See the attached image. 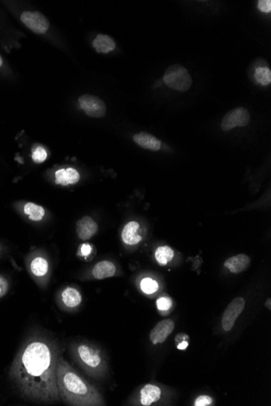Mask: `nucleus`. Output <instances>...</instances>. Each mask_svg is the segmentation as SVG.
Listing matches in <instances>:
<instances>
[{
  "label": "nucleus",
  "mask_w": 271,
  "mask_h": 406,
  "mask_svg": "<svg viewBox=\"0 0 271 406\" xmlns=\"http://www.w3.org/2000/svg\"><path fill=\"white\" fill-rule=\"evenodd\" d=\"M133 141L138 146L151 151H159L161 149L162 142L158 138L147 132L136 134Z\"/></svg>",
  "instance_id": "obj_13"
},
{
  "label": "nucleus",
  "mask_w": 271,
  "mask_h": 406,
  "mask_svg": "<svg viewBox=\"0 0 271 406\" xmlns=\"http://www.w3.org/2000/svg\"><path fill=\"white\" fill-rule=\"evenodd\" d=\"M21 20L26 27L35 34H45L49 29V21L39 12H24L21 15Z\"/></svg>",
  "instance_id": "obj_8"
},
{
  "label": "nucleus",
  "mask_w": 271,
  "mask_h": 406,
  "mask_svg": "<svg viewBox=\"0 0 271 406\" xmlns=\"http://www.w3.org/2000/svg\"><path fill=\"white\" fill-rule=\"evenodd\" d=\"M93 48L95 49L98 53L107 54L110 51H114L116 47L115 42L108 35L105 34H98L93 42Z\"/></svg>",
  "instance_id": "obj_18"
},
{
  "label": "nucleus",
  "mask_w": 271,
  "mask_h": 406,
  "mask_svg": "<svg viewBox=\"0 0 271 406\" xmlns=\"http://www.w3.org/2000/svg\"><path fill=\"white\" fill-rule=\"evenodd\" d=\"M56 383L60 400L67 405H99L102 399L97 390L83 379L62 356L58 360Z\"/></svg>",
  "instance_id": "obj_2"
},
{
  "label": "nucleus",
  "mask_w": 271,
  "mask_h": 406,
  "mask_svg": "<svg viewBox=\"0 0 271 406\" xmlns=\"http://www.w3.org/2000/svg\"><path fill=\"white\" fill-rule=\"evenodd\" d=\"M250 263L251 260L248 255L239 254L225 261L224 267L232 274H238L247 270L249 267Z\"/></svg>",
  "instance_id": "obj_12"
},
{
  "label": "nucleus",
  "mask_w": 271,
  "mask_h": 406,
  "mask_svg": "<svg viewBox=\"0 0 271 406\" xmlns=\"http://www.w3.org/2000/svg\"><path fill=\"white\" fill-rule=\"evenodd\" d=\"M189 336H187L185 333H181L179 334L176 338V344L180 343L182 341H188L189 340Z\"/></svg>",
  "instance_id": "obj_29"
},
{
  "label": "nucleus",
  "mask_w": 271,
  "mask_h": 406,
  "mask_svg": "<svg viewBox=\"0 0 271 406\" xmlns=\"http://www.w3.org/2000/svg\"><path fill=\"white\" fill-rule=\"evenodd\" d=\"M250 114L248 109L238 107L231 109L224 116L221 122V128L223 131H228L236 126H245L249 123Z\"/></svg>",
  "instance_id": "obj_6"
},
{
  "label": "nucleus",
  "mask_w": 271,
  "mask_h": 406,
  "mask_svg": "<svg viewBox=\"0 0 271 406\" xmlns=\"http://www.w3.org/2000/svg\"><path fill=\"white\" fill-rule=\"evenodd\" d=\"M175 328V323L172 320H162L153 328L150 335L151 342L154 345L162 344L168 339Z\"/></svg>",
  "instance_id": "obj_9"
},
{
  "label": "nucleus",
  "mask_w": 271,
  "mask_h": 406,
  "mask_svg": "<svg viewBox=\"0 0 271 406\" xmlns=\"http://www.w3.org/2000/svg\"><path fill=\"white\" fill-rule=\"evenodd\" d=\"M80 180V174L73 168L61 169L55 172V183L62 186L75 184Z\"/></svg>",
  "instance_id": "obj_15"
},
{
  "label": "nucleus",
  "mask_w": 271,
  "mask_h": 406,
  "mask_svg": "<svg viewBox=\"0 0 271 406\" xmlns=\"http://www.w3.org/2000/svg\"><path fill=\"white\" fill-rule=\"evenodd\" d=\"M70 352L75 361L90 374L98 375L105 367L101 352L93 345L76 342L70 345Z\"/></svg>",
  "instance_id": "obj_3"
},
{
  "label": "nucleus",
  "mask_w": 271,
  "mask_h": 406,
  "mask_svg": "<svg viewBox=\"0 0 271 406\" xmlns=\"http://www.w3.org/2000/svg\"><path fill=\"white\" fill-rule=\"evenodd\" d=\"M122 240L125 244L134 246L142 240L141 226L137 221H130L122 230Z\"/></svg>",
  "instance_id": "obj_11"
},
{
  "label": "nucleus",
  "mask_w": 271,
  "mask_h": 406,
  "mask_svg": "<svg viewBox=\"0 0 271 406\" xmlns=\"http://www.w3.org/2000/svg\"><path fill=\"white\" fill-rule=\"evenodd\" d=\"M162 391L160 387L154 384H146L140 391V403L142 405L150 406L160 399Z\"/></svg>",
  "instance_id": "obj_14"
},
{
  "label": "nucleus",
  "mask_w": 271,
  "mask_h": 406,
  "mask_svg": "<svg viewBox=\"0 0 271 406\" xmlns=\"http://www.w3.org/2000/svg\"><path fill=\"white\" fill-rule=\"evenodd\" d=\"M3 65V59L1 56H0V67Z\"/></svg>",
  "instance_id": "obj_32"
},
{
  "label": "nucleus",
  "mask_w": 271,
  "mask_h": 406,
  "mask_svg": "<svg viewBox=\"0 0 271 406\" xmlns=\"http://www.w3.org/2000/svg\"><path fill=\"white\" fill-rule=\"evenodd\" d=\"M265 307H266L269 310L271 309L270 299H268V300H267L266 303H265Z\"/></svg>",
  "instance_id": "obj_31"
},
{
  "label": "nucleus",
  "mask_w": 271,
  "mask_h": 406,
  "mask_svg": "<svg viewBox=\"0 0 271 406\" xmlns=\"http://www.w3.org/2000/svg\"><path fill=\"white\" fill-rule=\"evenodd\" d=\"M81 254L85 256L89 255L92 251V246L89 244H83L81 248Z\"/></svg>",
  "instance_id": "obj_28"
},
{
  "label": "nucleus",
  "mask_w": 271,
  "mask_h": 406,
  "mask_svg": "<svg viewBox=\"0 0 271 406\" xmlns=\"http://www.w3.org/2000/svg\"><path fill=\"white\" fill-rule=\"evenodd\" d=\"M98 224L88 216L82 217L76 223V234L83 241L90 239L98 231Z\"/></svg>",
  "instance_id": "obj_10"
},
{
  "label": "nucleus",
  "mask_w": 271,
  "mask_h": 406,
  "mask_svg": "<svg viewBox=\"0 0 271 406\" xmlns=\"http://www.w3.org/2000/svg\"><path fill=\"white\" fill-rule=\"evenodd\" d=\"M47 158V151L43 147H37L33 151L32 158L35 163H43Z\"/></svg>",
  "instance_id": "obj_24"
},
{
  "label": "nucleus",
  "mask_w": 271,
  "mask_h": 406,
  "mask_svg": "<svg viewBox=\"0 0 271 406\" xmlns=\"http://www.w3.org/2000/svg\"><path fill=\"white\" fill-rule=\"evenodd\" d=\"M258 9L260 12L265 13H270L271 1L270 0H260L258 2Z\"/></svg>",
  "instance_id": "obj_27"
},
{
  "label": "nucleus",
  "mask_w": 271,
  "mask_h": 406,
  "mask_svg": "<svg viewBox=\"0 0 271 406\" xmlns=\"http://www.w3.org/2000/svg\"><path fill=\"white\" fill-rule=\"evenodd\" d=\"M141 288L143 292L151 295L158 291L159 285L151 278H144L141 282Z\"/></svg>",
  "instance_id": "obj_23"
},
{
  "label": "nucleus",
  "mask_w": 271,
  "mask_h": 406,
  "mask_svg": "<svg viewBox=\"0 0 271 406\" xmlns=\"http://www.w3.org/2000/svg\"><path fill=\"white\" fill-rule=\"evenodd\" d=\"M79 104L85 114L92 118H102L106 115V104L99 97L85 94L79 97Z\"/></svg>",
  "instance_id": "obj_5"
},
{
  "label": "nucleus",
  "mask_w": 271,
  "mask_h": 406,
  "mask_svg": "<svg viewBox=\"0 0 271 406\" xmlns=\"http://www.w3.org/2000/svg\"><path fill=\"white\" fill-rule=\"evenodd\" d=\"M163 80L169 88L180 92L189 90L193 83L189 71L179 64L171 66L166 70Z\"/></svg>",
  "instance_id": "obj_4"
},
{
  "label": "nucleus",
  "mask_w": 271,
  "mask_h": 406,
  "mask_svg": "<svg viewBox=\"0 0 271 406\" xmlns=\"http://www.w3.org/2000/svg\"><path fill=\"white\" fill-rule=\"evenodd\" d=\"M188 346H189V341H182V342L177 344V348H178V349H181V350L187 349Z\"/></svg>",
  "instance_id": "obj_30"
},
{
  "label": "nucleus",
  "mask_w": 271,
  "mask_h": 406,
  "mask_svg": "<svg viewBox=\"0 0 271 406\" xmlns=\"http://www.w3.org/2000/svg\"><path fill=\"white\" fill-rule=\"evenodd\" d=\"M61 299L65 307L68 308H75L81 304L82 296L76 289L68 287L62 292Z\"/></svg>",
  "instance_id": "obj_17"
},
{
  "label": "nucleus",
  "mask_w": 271,
  "mask_h": 406,
  "mask_svg": "<svg viewBox=\"0 0 271 406\" xmlns=\"http://www.w3.org/2000/svg\"><path fill=\"white\" fill-rule=\"evenodd\" d=\"M1 291H2V290H1V281H0V293H1Z\"/></svg>",
  "instance_id": "obj_33"
},
{
  "label": "nucleus",
  "mask_w": 271,
  "mask_h": 406,
  "mask_svg": "<svg viewBox=\"0 0 271 406\" xmlns=\"http://www.w3.org/2000/svg\"><path fill=\"white\" fill-rule=\"evenodd\" d=\"M213 402H214V400H213V399H212L210 396L203 395V396H200L199 397L197 398V400L194 402V405L209 406L211 405V404H213Z\"/></svg>",
  "instance_id": "obj_26"
},
{
  "label": "nucleus",
  "mask_w": 271,
  "mask_h": 406,
  "mask_svg": "<svg viewBox=\"0 0 271 406\" xmlns=\"http://www.w3.org/2000/svg\"><path fill=\"white\" fill-rule=\"evenodd\" d=\"M116 273V267L110 261H101L98 262L92 270L93 278L98 280H102L106 278H111Z\"/></svg>",
  "instance_id": "obj_16"
},
{
  "label": "nucleus",
  "mask_w": 271,
  "mask_h": 406,
  "mask_svg": "<svg viewBox=\"0 0 271 406\" xmlns=\"http://www.w3.org/2000/svg\"><path fill=\"white\" fill-rule=\"evenodd\" d=\"M254 77L257 82L261 85L266 86L271 82V71L269 68L261 67L257 68L255 71Z\"/></svg>",
  "instance_id": "obj_22"
},
{
  "label": "nucleus",
  "mask_w": 271,
  "mask_h": 406,
  "mask_svg": "<svg viewBox=\"0 0 271 406\" xmlns=\"http://www.w3.org/2000/svg\"><path fill=\"white\" fill-rule=\"evenodd\" d=\"M245 307V300L239 297L234 299L227 306L222 318V327L223 330L229 332L232 329L237 318L244 311Z\"/></svg>",
  "instance_id": "obj_7"
},
{
  "label": "nucleus",
  "mask_w": 271,
  "mask_h": 406,
  "mask_svg": "<svg viewBox=\"0 0 271 406\" xmlns=\"http://www.w3.org/2000/svg\"><path fill=\"white\" fill-rule=\"evenodd\" d=\"M172 306V301L170 298L161 297L157 300V307L160 311H168Z\"/></svg>",
  "instance_id": "obj_25"
},
{
  "label": "nucleus",
  "mask_w": 271,
  "mask_h": 406,
  "mask_svg": "<svg viewBox=\"0 0 271 406\" xmlns=\"http://www.w3.org/2000/svg\"><path fill=\"white\" fill-rule=\"evenodd\" d=\"M57 344L47 337L28 341L13 361L10 376L26 397L52 404L60 402L56 367L60 358Z\"/></svg>",
  "instance_id": "obj_1"
},
{
  "label": "nucleus",
  "mask_w": 271,
  "mask_h": 406,
  "mask_svg": "<svg viewBox=\"0 0 271 406\" xmlns=\"http://www.w3.org/2000/svg\"><path fill=\"white\" fill-rule=\"evenodd\" d=\"M24 212L34 221H41L45 216L44 208L34 203H27L24 208Z\"/></svg>",
  "instance_id": "obj_21"
},
{
  "label": "nucleus",
  "mask_w": 271,
  "mask_h": 406,
  "mask_svg": "<svg viewBox=\"0 0 271 406\" xmlns=\"http://www.w3.org/2000/svg\"><path fill=\"white\" fill-rule=\"evenodd\" d=\"M155 259L160 265H166L173 259L174 250L170 246H159L155 250Z\"/></svg>",
  "instance_id": "obj_20"
},
{
  "label": "nucleus",
  "mask_w": 271,
  "mask_h": 406,
  "mask_svg": "<svg viewBox=\"0 0 271 406\" xmlns=\"http://www.w3.org/2000/svg\"><path fill=\"white\" fill-rule=\"evenodd\" d=\"M30 269L34 276L42 278L47 275L49 270V264L47 259L43 257L34 258L30 263Z\"/></svg>",
  "instance_id": "obj_19"
}]
</instances>
